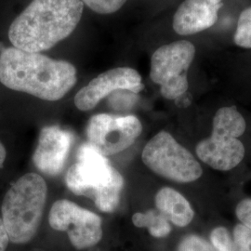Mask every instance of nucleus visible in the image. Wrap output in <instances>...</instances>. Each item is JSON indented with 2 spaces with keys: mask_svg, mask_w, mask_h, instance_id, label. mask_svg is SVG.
Masks as SVG:
<instances>
[{
  "mask_svg": "<svg viewBox=\"0 0 251 251\" xmlns=\"http://www.w3.org/2000/svg\"><path fill=\"white\" fill-rule=\"evenodd\" d=\"M77 80L72 63L14 47L0 52V82L10 90L50 101L63 98Z\"/></svg>",
  "mask_w": 251,
  "mask_h": 251,
  "instance_id": "1",
  "label": "nucleus"
},
{
  "mask_svg": "<svg viewBox=\"0 0 251 251\" xmlns=\"http://www.w3.org/2000/svg\"><path fill=\"white\" fill-rule=\"evenodd\" d=\"M83 9L81 0H32L11 23L9 41L19 50L41 53L72 34Z\"/></svg>",
  "mask_w": 251,
  "mask_h": 251,
  "instance_id": "2",
  "label": "nucleus"
},
{
  "mask_svg": "<svg viewBox=\"0 0 251 251\" xmlns=\"http://www.w3.org/2000/svg\"><path fill=\"white\" fill-rule=\"evenodd\" d=\"M65 182L74 194L94 200L100 210L107 213L117 209L124 186L121 174L89 143L78 149L76 163L69 168Z\"/></svg>",
  "mask_w": 251,
  "mask_h": 251,
  "instance_id": "3",
  "label": "nucleus"
},
{
  "mask_svg": "<svg viewBox=\"0 0 251 251\" xmlns=\"http://www.w3.org/2000/svg\"><path fill=\"white\" fill-rule=\"evenodd\" d=\"M44 179L34 172L17 179L6 193L2 206V221L13 244L31 241L39 228L47 200Z\"/></svg>",
  "mask_w": 251,
  "mask_h": 251,
  "instance_id": "4",
  "label": "nucleus"
},
{
  "mask_svg": "<svg viewBox=\"0 0 251 251\" xmlns=\"http://www.w3.org/2000/svg\"><path fill=\"white\" fill-rule=\"evenodd\" d=\"M245 130L246 121L235 108L219 109L213 118L211 136L197 145L199 159L217 171L233 170L245 155L244 145L238 139Z\"/></svg>",
  "mask_w": 251,
  "mask_h": 251,
  "instance_id": "5",
  "label": "nucleus"
},
{
  "mask_svg": "<svg viewBox=\"0 0 251 251\" xmlns=\"http://www.w3.org/2000/svg\"><path fill=\"white\" fill-rule=\"evenodd\" d=\"M142 159L156 174L180 183L195 181L203 173L193 154L166 131L157 133L147 143Z\"/></svg>",
  "mask_w": 251,
  "mask_h": 251,
  "instance_id": "6",
  "label": "nucleus"
},
{
  "mask_svg": "<svg viewBox=\"0 0 251 251\" xmlns=\"http://www.w3.org/2000/svg\"><path fill=\"white\" fill-rule=\"evenodd\" d=\"M196 55V47L187 40H179L157 49L151 58L150 78L160 86L168 100L179 99L187 90V73Z\"/></svg>",
  "mask_w": 251,
  "mask_h": 251,
  "instance_id": "7",
  "label": "nucleus"
},
{
  "mask_svg": "<svg viewBox=\"0 0 251 251\" xmlns=\"http://www.w3.org/2000/svg\"><path fill=\"white\" fill-rule=\"evenodd\" d=\"M49 222L54 230L66 232L71 244L79 251L95 246L102 237L99 216L69 200L63 199L54 203Z\"/></svg>",
  "mask_w": 251,
  "mask_h": 251,
  "instance_id": "8",
  "label": "nucleus"
},
{
  "mask_svg": "<svg viewBox=\"0 0 251 251\" xmlns=\"http://www.w3.org/2000/svg\"><path fill=\"white\" fill-rule=\"evenodd\" d=\"M142 130V123L134 116L100 114L90 118L87 136L94 149L104 156H110L130 147Z\"/></svg>",
  "mask_w": 251,
  "mask_h": 251,
  "instance_id": "9",
  "label": "nucleus"
},
{
  "mask_svg": "<svg viewBox=\"0 0 251 251\" xmlns=\"http://www.w3.org/2000/svg\"><path fill=\"white\" fill-rule=\"evenodd\" d=\"M143 90L144 84L139 73L129 67H117L100 74L82 88L75 97V104L80 111H90L117 90L138 94Z\"/></svg>",
  "mask_w": 251,
  "mask_h": 251,
  "instance_id": "10",
  "label": "nucleus"
},
{
  "mask_svg": "<svg viewBox=\"0 0 251 251\" xmlns=\"http://www.w3.org/2000/svg\"><path fill=\"white\" fill-rule=\"evenodd\" d=\"M74 135L58 126L44 127L33 156L36 168L49 176L62 173L71 150Z\"/></svg>",
  "mask_w": 251,
  "mask_h": 251,
  "instance_id": "11",
  "label": "nucleus"
},
{
  "mask_svg": "<svg viewBox=\"0 0 251 251\" xmlns=\"http://www.w3.org/2000/svg\"><path fill=\"white\" fill-rule=\"evenodd\" d=\"M223 0H184L173 18V29L180 36H190L213 26Z\"/></svg>",
  "mask_w": 251,
  "mask_h": 251,
  "instance_id": "12",
  "label": "nucleus"
},
{
  "mask_svg": "<svg viewBox=\"0 0 251 251\" xmlns=\"http://www.w3.org/2000/svg\"><path fill=\"white\" fill-rule=\"evenodd\" d=\"M155 206L157 210L170 222L179 227H185L190 225L195 215L186 198L170 187L160 189L157 192Z\"/></svg>",
  "mask_w": 251,
  "mask_h": 251,
  "instance_id": "13",
  "label": "nucleus"
},
{
  "mask_svg": "<svg viewBox=\"0 0 251 251\" xmlns=\"http://www.w3.org/2000/svg\"><path fill=\"white\" fill-rule=\"evenodd\" d=\"M132 223L140 228H148L149 233L157 238L166 237L171 231L170 221L157 209H151L145 213H135Z\"/></svg>",
  "mask_w": 251,
  "mask_h": 251,
  "instance_id": "14",
  "label": "nucleus"
},
{
  "mask_svg": "<svg viewBox=\"0 0 251 251\" xmlns=\"http://www.w3.org/2000/svg\"><path fill=\"white\" fill-rule=\"evenodd\" d=\"M235 45L244 49H251V7L244 9L237 22L233 36Z\"/></svg>",
  "mask_w": 251,
  "mask_h": 251,
  "instance_id": "15",
  "label": "nucleus"
},
{
  "mask_svg": "<svg viewBox=\"0 0 251 251\" xmlns=\"http://www.w3.org/2000/svg\"><path fill=\"white\" fill-rule=\"evenodd\" d=\"M210 240L217 251H235L233 239L225 227H217L210 233Z\"/></svg>",
  "mask_w": 251,
  "mask_h": 251,
  "instance_id": "16",
  "label": "nucleus"
},
{
  "mask_svg": "<svg viewBox=\"0 0 251 251\" xmlns=\"http://www.w3.org/2000/svg\"><path fill=\"white\" fill-rule=\"evenodd\" d=\"M90 9L99 14H111L121 9L126 0H81Z\"/></svg>",
  "mask_w": 251,
  "mask_h": 251,
  "instance_id": "17",
  "label": "nucleus"
},
{
  "mask_svg": "<svg viewBox=\"0 0 251 251\" xmlns=\"http://www.w3.org/2000/svg\"><path fill=\"white\" fill-rule=\"evenodd\" d=\"M138 100L137 94L128 90H117L110 95L109 102L117 110H127L133 107Z\"/></svg>",
  "mask_w": 251,
  "mask_h": 251,
  "instance_id": "18",
  "label": "nucleus"
},
{
  "mask_svg": "<svg viewBox=\"0 0 251 251\" xmlns=\"http://www.w3.org/2000/svg\"><path fill=\"white\" fill-rule=\"evenodd\" d=\"M177 251H217L206 240L197 234H189L179 244Z\"/></svg>",
  "mask_w": 251,
  "mask_h": 251,
  "instance_id": "19",
  "label": "nucleus"
},
{
  "mask_svg": "<svg viewBox=\"0 0 251 251\" xmlns=\"http://www.w3.org/2000/svg\"><path fill=\"white\" fill-rule=\"evenodd\" d=\"M233 241L235 251H251V229L244 225L233 228Z\"/></svg>",
  "mask_w": 251,
  "mask_h": 251,
  "instance_id": "20",
  "label": "nucleus"
},
{
  "mask_svg": "<svg viewBox=\"0 0 251 251\" xmlns=\"http://www.w3.org/2000/svg\"><path fill=\"white\" fill-rule=\"evenodd\" d=\"M236 216L242 225L251 229V199H245L236 206Z\"/></svg>",
  "mask_w": 251,
  "mask_h": 251,
  "instance_id": "21",
  "label": "nucleus"
},
{
  "mask_svg": "<svg viewBox=\"0 0 251 251\" xmlns=\"http://www.w3.org/2000/svg\"><path fill=\"white\" fill-rule=\"evenodd\" d=\"M9 242V239L8 233H7L6 228H5L4 224H3V221L0 218V251H6Z\"/></svg>",
  "mask_w": 251,
  "mask_h": 251,
  "instance_id": "22",
  "label": "nucleus"
},
{
  "mask_svg": "<svg viewBox=\"0 0 251 251\" xmlns=\"http://www.w3.org/2000/svg\"><path fill=\"white\" fill-rule=\"evenodd\" d=\"M6 155H7V152H6L5 146L0 142V169L3 168V166H4V162L6 160Z\"/></svg>",
  "mask_w": 251,
  "mask_h": 251,
  "instance_id": "23",
  "label": "nucleus"
}]
</instances>
